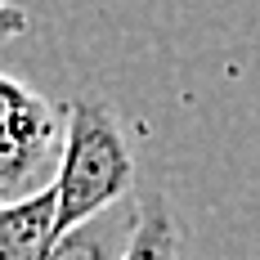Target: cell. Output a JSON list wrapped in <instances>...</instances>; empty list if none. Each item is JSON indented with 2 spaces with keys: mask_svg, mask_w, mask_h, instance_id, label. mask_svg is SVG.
I'll return each mask as SVG.
<instances>
[{
  "mask_svg": "<svg viewBox=\"0 0 260 260\" xmlns=\"http://www.w3.org/2000/svg\"><path fill=\"white\" fill-rule=\"evenodd\" d=\"M135 229H139V198H126L112 211L85 220L81 229L63 234L50 247L45 260H121L130 238H135Z\"/></svg>",
  "mask_w": 260,
  "mask_h": 260,
  "instance_id": "4",
  "label": "cell"
},
{
  "mask_svg": "<svg viewBox=\"0 0 260 260\" xmlns=\"http://www.w3.org/2000/svg\"><path fill=\"white\" fill-rule=\"evenodd\" d=\"M121 260H180V220L161 188H148L139 198V229Z\"/></svg>",
  "mask_w": 260,
  "mask_h": 260,
  "instance_id": "5",
  "label": "cell"
},
{
  "mask_svg": "<svg viewBox=\"0 0 260 260\" xmlns=\"http://www.w3.org/2000/svg\"><path fill=\"white\" fill-rule=\"evenodd\" d=\"M58 198L54 184L23 202H0V260H45L58 242Z\"/></svg>",
  "mask_w": 260,
  "mask_h": 260,
  "instance_id": "3",
  "label": "cell"
},
{
  "mask_svg": "<svg viewBox=\"0 0 260 260\" xmlns=\"http://www.w3.org/2000/svg\"><path fill=\"white\" fill-rule=\"evenodd\" d=\"M36 104H41V94H36L31 85H23V81H14V77L0 72V126L14 121V117H23L27 108H36Z\"/></svg>",
  "mask_w": 260,
  "mask_h": 260,
  "instance_id": "6",
  "label": "cell"
},
{
  "mask_svg": "<svg viewBox=\"0 0 260 260\" xmlns=\"http://www.w3.org/2000/svg\"><path fill=\"white\" fill-rule=\"evenodd\" d=\"M54 161H63L58 112L41 99L23 117L0 126V202H23V198L45 193L50 184H41V175Z\"/></svg>",
  "mask_w": 260,
  "mask_h": 260,
  "instance_id": "2",
  "label": "cell"
},
{
  "mask_svg": "<svg viewBox=\"0 0 260 260\" xmlns=\"http://www.w3.org/2000/svg\"><path fill=\"white\" fill-rule=\"evenodd\" d=\"M27 27V18H23V9H14L9 0H0V45L9 41V36H18Z\"/></svg>",
  "mask_w": 260,
  "mask_h": 260,
  "instance_id": "7",
  "label": "cell"
},
{
  "mask_svg": "<svg viewBox=\"0 0 260 260\" xmlns=\"http://www.w3.org/2000/svg\"><path fill=\"white\" fill-rule=\"evenodd\" d=\"M130 184H135V153L121 117L104 99H72L63 108V161L54 175L58 238L126 202Z\"/></svg>",
  "mask_w": 260,
  "mask_h": 260,
  "instance_id": "1",
  "label": "cell"
}]
</instances>
